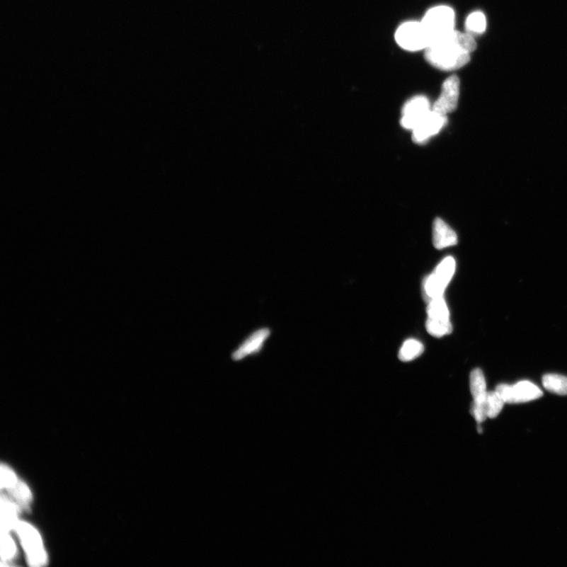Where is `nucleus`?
<instances>
[{
	"label": "nucleus",
	"mask_w": 567,
	"mask_h": 567,
	"mask_svg": "<svg viewBox=\"0 0 567 567\" xmlns=\"http://www.w3.org/2000/svg\"><path fill=\"white\" fill-rule=\"evenodd\" d=\"M11 492L21 503H27L31 499L30 490L23 482L18 481V484L11 490Z\"/></svg>",
	"instance_id": "21"
},
{
	"label": "nucleus",
	"mask_w": 567,
	"mask_h": 567,
	"mask_svg": "<svg viewBox=\"0 0 567 567\" xmlns=\"http://www.w3.org/2000/svg\"><path fill=\"white\" fill-rule=\"evenodd\" d=\"M456 270V261L452 257H447L441 262L435 272L425 279L424 291L427 300L443 297L446 287L451 281Z\"/></svg>",
	"instance_id": "4"
},
{
	"label": "nucleus",
	"mask_w": 567,
	"mask_h": 567,
	"mask_svg": "<svg viewBox=\"0 0 567 567\" xmlns=\"http://www.w3.org/2000/svg\"><path fill=\"white\" fill-rule=\"evenodd\" d=\"M504 402L507 403H521L537 400L543 396L542 391L536 384L524 381L509 386L502 384L496 389Z\"/></svg>",
	"instance_id": "5"
},
{
	"label": "nucleus",
	"mask_w": 567,
	"mask_h": 567,
	"mask_svg": "<svg viewBox=\"0 0 567 567\" xmlns=\"http://www.w3.org/2000/svg\"><path fill=\"white\" fill-rule=\"evenodd\" d=\"M545 389L560 396H567V377L549 374L543 377Z\"/></svg>",
	"instance_id": "13"
},
{
	"label": "nucleus",
	"mask_w": 567,
	"mask_h": 567,
	"mask_svg": "<svg viewBox=\"0 0 567 567\" xmlns=\"http://www.w3.org/2000/svg\"><path fill=\"white\" fill-rule=\"evenodd\" d=\"M428 319L437 320H450V314L443 297L428 301L427 307Z\"/></svg>",
	"instance_id": "14"
},
{
	"label": "nucleus",
	"mask_w": 567,
	"mask_h": 567,
	"mask_svg": "<svg viewBox=\"0 0 567 567\" xmlns=\"http://www.w3.org/2000/svg\"><path fill=\"white\" fill-rule=\"evenodd\" d=\"M431 110L430 101L425 96L413 97L404 104L401 124L404 129L413 131Z\"/></svg>",
	"instance_id": "7"
},
{
	"label": "nucleus",
	"mask_w": 567,
	"mask_h": 567,
	"mask_svg": "<svg viewBox=\"0 0 567 567\" xmlns=\"http://www.w3.org/2000/svg\"><path fill=\"white\" fill-rule=\"evenodd\" d=\"M25 546L32 566H42L46 562V555L38 532L29 524L18 522L16 527Z\"/></svg>",
	"instance_id": "6"
},
{
	"label": "nucleus",
	"mask_w": 567,
	"mask_h": 567,
	"mask_svg": "<svg viewBox=\"0 0 567 567\" xmlns=\"http://www.w3.org/2000/svg\"><path fill=\"white\" fill-rule=\"evenodd\" d=\"M470 386L474 403H482L486 401L488 391L484 374L480 369L472 371L470 377Z\"/></svg>",
	"instance_id": "12"
},
{
	"label": "nucleus",
	"mask_w": 567,
	"mask_h": 567,
	"mask_svg": "<svg viewBox=\"0 0 567 567\" xmlns=\"http://www.w3.org/2000/svg\"><path fill=\"white\" fill-rule=\"evenodd\" d=\"M459 86L460 82L457 76L453 75L447 79L443 83L441 93L434 103L432 110L445 116L456 110L459 103Z\"/></svg>",
	"instance_id": "8"
},
{
	"label": "nucleus",
	"mask_w": 567,
	"mask_h": 567,
	"mask_svg": "<svg viewBox=\"0 0 567 567\" xmlns=\"http://www.w3.org/2000/svg\"><path fill=\"white\" fill-rule=\"evenodd\" d=\"M433 241L437 249H444L454 246L458 242L454 231L441 219L434 220L433 227Z\"/></svg>",
	"instance_id": "10"
},
{
	"label": "nucleus",
	"mask_w": 567,
	"mask_h": 567,
	"mask_svg": "<svg viewBox=\"0 0 567 567\" xmlns=\"http://www.w3.org/2000/svg\"><path fill=\"white\" fill-rule=\"evenodd\" d=\"M18 481L15 474H13L8 466H1V486L2 488H8L11 490L18 484Z\"/></svg>",
	"instance_id": "22"
},
{
	"label": "nucleus",
	"mask_w": 567,
	"mask_h": 567,
	"mask_svg": "<svg viewBox=\"0 0 567 567\" xmlns=\"http://www.w3.org/2000/svg\"><path fill=\"white\" fill-rule=\"evenodd\" d=\"M421 23L428 34L431 44L433 41L454 30L456 13L449 6H434L425 13Z\"/></svg>",
	"instance_id": "2"
},
{
	"label": "nucleus",
	"mask_w": 567,
	"mask_h": 567,
	"mask_svg": "<svg viewBox=\"0 0 567 567\" xmlns=\"http://www.w3.org/2000/svg\"><path fill=\"white\" fill-rule=\"evenodd\" d=\"M476 48L477 43L471 34L454 30L433 41L425 50V58L441 71H454L470 62L471 54Z\"/></svg>",
	"instance_id": "1"
},
{
	"label": "nucleus",
	"mask_w": 567,
	"mask_h": 567,
	"mask_svg": "<svg viewBox=\"0 0 567 567\" xmlns=\"http://www.w3.org/2000/svg\"><path fill=\"white\" fill-rule=\"evenodd\" d=\"M466 31L474 36L485 33L487 27L486 16L481 11H474L466 20Z\"/></svg>",
	"instance_id": "16"
},
{
	"label": "nucleus",
	"mask_w": 567,
	"mask_h": 567,
	"mask_svg": "<svg viewBox=\"0 0 567 567\" xmlns=\"http://www.w3.org/2000/svg\"><path fill=\"white\" fill-rule=\"evenodd\" d=\"M426 330L435 338H441L452 331L450 320L427 319Z\"/></svg>",
	"instance_id": "18"
},
{
	"label": "nucleus",
	"mask_w": 567,
	"mask_h": 567,
	"mask_svg": "<svg viewBox=\"0 0 567 567\" xmlns=\"http://www.w3.org/2000/svg\"><path fill=\"white\" fill-rule=\"evenodd\" d=\"M423 351L424 347L421 342L413 339L408 340L404 342L399 353V359L403 362H409L418 358Z\"/></svg>",
	"instance_id": "17"
},
{
	"label": "nucleus",
	"mask_w": 567,
	"mask_h": 567,
	"mask_svg": "<svg viewBox=\"0 0 567 567\" xmlns=\"http://www.w3.org/2000/svg\"><path fill=\"white\" fill-rule=\"evenodd\" d=\"M486 403L487 415L489 418H495L498 416L505 403L496 390L488 391Z\"/></svg>",
	"instance_id": "19"
},
{
	"label": "nucleus",
	"mask_w": 567,
	"mask_h": 567,
	"mask_svg": "<svg viewBox=\"0 0 567 567\" xmlns=\"http://www.w3.org/2000/svg\"><path fill=\"white\" fill-rule=\"evenodd\" d=\"M270 331L268 328H263L252 334L251 337L244 343V344L236 350L233 355L235 360H240L244 357L258 352L262 348L263 342L268 338Z\"/></svg>",
	"instance_id": "11"
},
{
	"label": "nucleus",
	"mask_w": 567,
	"mask_h": 567,
	"mask_svg": "<svg viewBox=\"0 0 567 567\" xmlns=\"http://www.w3.org/2000/svg\"><path fill=\"white\" fill-rule=\"evenodd\" d=\"M2 558L4 560L11 559L16 553V546L8 533H3L1 536Z\"/></svg>",
	"instance_id": "20"
},
{
	"label": "nucleus",
	"mask_w": 567,
	"mask_h": 567,
	"mask_svg": "<svg viewBox=\"0 0 567 567\" xmlns=\"http://www.w3.org/2000/svg\"><path fill=\"white\" fill-rule=\"evenodd\" d=\"M447 122V116L433 110L417 127L413 130L412 139L416 144H424L443 129Z\"/></svg>",
	"instance_id": "9"
},
{
	"label": "nucleus",
	"mask_w": 567,
	"mask_h": 567,
	"mask_svg": "<svg viewBox=\"0 0 567 567\" xmlns=\"http://www.w3.org/2000/svg\"><path fill=\"white\" fill-rule=\"evenodd\" d=\"M1 509H2V532L3 533H9L13 527H16V508L13 503L9 501L6 497L2 496L1 499Z\"/></svg>",
	"instance_id": "15"
},
{
	"label": "nucleus",
	"mask_w": 567,
	"mask_h": 567,
	"mask_svg": "<svg viewBox=\"0 0 567 567\" xmlns=\"http://www.w3.org/2000/svg\"><path fill=\"white\" fill-rule=\"evenodd\" d=\"M395 40L399 46L408 52L425 51L430 45V39L421 21H410L399 26Z\"/></svg>",
	"instance_id": "3"
}]
</instances>
